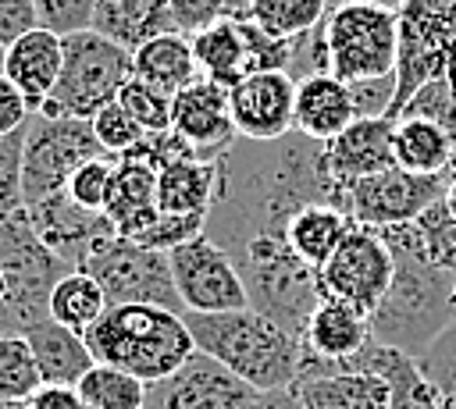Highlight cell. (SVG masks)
I'll return each mask as SVG.
<instances>
[{"label":"cell","instance_id":"1","mask_svg":"<svg viewBox=\"0 0 456 409\" xmlns=\"http://www.w3.org/2000/svg\"><path fill=\"white\" fill-rule=\"evenodd\" d=\"M306 203L349 210V192L324 164V142L289 132L274 142L235 139L217 160L207 238L224 253L249 242H285V224Z\"/></svg>","mask_w":456,"mask_h":409},{"label":"cell","instance_id":"2","mask_svg":"<svg viewBox=\"0 0 456 409\" xmlns=\"http://www.w3.org/2000/svg\"><path fill=\"white\" fill-rule=\"evenodd\" d=\"M378 231L392 249L395 270L385 299L370 313V338L420 359L435 345V338L456 320V302H452L456 274L435 267L424 256L413 221Z\"/></svg>","mask_w":456,"mask_h":409},{"label":"cell","instance_id":"3","mask_svg":"<svg viewBox=\"0 0 456 409\" xmlns=\"http://www.w3.org/2000/svg\"><path fill=\"white\" fill-rule=\"evenodd\" d=\"M196 352L217 359L256 391L292 388L303 370V338L278 327L271 317L249 309L232 313H182Z\"/></svg>","mask_w":456,"mask_h":409},{"label":"cell","instance_id":"4","mask_svg":"<svg viewBox=\"0 0 456 409\" xmlns=\"http://www.w3.org/2000/svg\"><path fill=\"white\" fill-rule=\"evenodd\" d=\"M86 345L96 363L118 366L146 384L171 377L196 352L185 317L146 302L107 306V313L86 331Z\"/></svg>","mask_w":456,"mask_h":409},{"label":"cell","instance_id":"5","mask_svg":"<svg viewBox=\"0 0 456 409\" xmlns=\"http://www.w3.org/2000/svg\"><path fill=\"white\" fill-rule=\"evenodd\" d=\"M324 46V71L346 85L388 78L399 64L395 7L381 0H335L317 25Z\"/></svg>","mask_w":456,"mask_h":409},{"label":"cell","instance_id":"6","mask_svg":"<svg viewBox=\"0 0 456 409\" xmlns=\"http://www.w3.org/2000/svg\"><path fill=\"white\" fill-rule=\"evenodd\" d=\"M61 39H64V68L50 100L36 114L93 121L107 103L118 100V92L132 78V50L118 46L96 28H82Z\"/></svg>","mask_w":456,"mask_h":409},{"label":"cell","instance_id":"7","mask_svg":"<svg viewBox=\"0 0 456 409\" xmlns=\"http://www.w3.org/2000/svg\"><path fill=\"white\" fill-rule=\"evenodd\" d=\"M0 270L11 281V309L0 334H25L32 324L50 317V292L75 267L43 245L28 210L21 206L0 217Z\"/></svg>","mask_w":456,"mask_h":409},{"label":"cell","instance_id":"8","mask_svg":"<svg viewBox=\"0 0 456 409\" xmlns=\"http://www.w3.org/2000/svg\"><path fill=\"white\" fill-rule=\"evenodd\" d=\"M399 64H395V100L392 121L403 103L428 82L442 78L456 60V0H399Z\"/></svg>","mask_w":456,"mask_h":409},{"label":"cell","instance_id":"9","mask_svg":"<svg viewBox=\"0 0 456 409\" xmlns=\"http://www.w3.org/2000/svg\"><path fill=\"white\" fill-rule=\"evenodd\" d=\"M96 156L107 153L93 135V121L32 114L21 146V203L32 206L53 192H64L68 178Z\"/></svg>","mask_w":456,"mask_h":409},{"label":"cell","instance_id":"10","mask_svg":"<svg viewBox=\"0 0 456 409\" xmlns=\"http://www.w3.org/2000/svg\"><path fill=\"white\" fill-rule=\"evenodd\" d=\"M86 274L96 277V285L103 288L110 306L121 302H146V306H164L175 313H185L178 288H175V274H171V260L160 249H146L125 235H107L93 245V253L82 260Z\"/></svg>","mask_w":456,"mask_h":409},{"label":"cell","instance_id":"11","mask_svg":"<svg viewBox=\"0 0 456 409\" xmlns=\"http://www.w3.org/2000/svg\"><path fill=\"white\" fill-rule=\"evenodd\" d=\"M392 270L395 260L381 231L367 224H353L349 235L338 242V249L328 256V263L317 270V288L321 299L349 302L370 317L392 285Z\"/></svg>","mask_w":456,"mask_h":409},{"label":"cell","instance_id":"12","mask_svg":"<svg viewBox=\"0 0 456 409\" xmlns=\"http://www.w3.org/2000/svg\"><path fill=\"white\" fill-rule=\"evenodd\" d=\"M167 260H171L175 288H178V299H182L185 313L249 309V295H246V285H242L235 263L207 235L171 249Z\"/></svg>","mask_w":456,"mask_h":409},{"label":"cell","instance_id":"13","mask_svg":"<svg viewBox=\"0 0 456 409\" xmlns=\"http://www.w3.org/2000/svg\"><path fill=\"white\" fill-rule=\"evenodd\" d=\"M449 174H413L403 167H385L370 178H360L349 188V213L367 228H392L417 221L428 206L445 199Z\"/></svg>","mask_w":456,"mask_h":409},{"label":"cell","instance_id":"14","mask_svg":"<svg viewBox=\"0 0 456 409\" xmlns=\"http://www.w3.org/2000/svg\"><path fill=\"white\" fill-rule=\"evenodd\" d=\"M253 398L256 388L203 352H192L171 377L146 384V409H249Z\"/></svg>","mask_w":456,"mask_h":409},{"label":"cell","instance_id":"15","mask_svg":"<svg viewBox=\"0 0 456 409\" xmlns=\"http://www.w3.org/2000/svg\"><path fill=\"white\" fill-rule=\"evenodd\" d=\"M239 139L274 142L296 132V78L289 71H249L228 89Z\"/></svg>","mask_w":456,"mask_h":409},{"label":"cell","instance_id":"16","mask_svg":"<svg viewBox=\"0 0 456 409\" xmlns=\"http://www.w3.org/2000/svg\"><path fill=\"white\" fill-rule=\"evenodd\" d=\"M171 132L185 139L203 160H221V153L239 139L232 124L228 89L217 82H192L171 96Z\"/></svg>","mask_w":456,"mask_h":409},{"label":"cell","instance_id":"17","mask_svg":"<svg viewBox=\"0 0 456 409\" xmlns=\"http://www.w3.org/2000/svg\"><path fill=\"white\" fill-rule=\"evenodd\" d=\"M25 210H28V221L36 228V235L43 238V245L75 270L82 267V260L93 253V245L100 238L118 235L100 210L78 206L68 192H53V196L25 206Z\"/></svg>","mask_w":456,"mask_h":409},{"label":"cell","instance_id":"18","mask_svg":"<svg viewBox=\"0 0 456 409\" xmlns=\"http://www.w3.org/2000/svg\"><path fill=\"white\" fill-rule=\"evenodd\" d=\"M392 117H356L346 132L324 142V164L331 178L349 192L360 178H370L395 164L392 153Z\"/></svg>","mask_w":456,"mask_h":409},{"label":"cell","instance_id":"19","mask_svg":"<svg viewBox=\"0 0 456 409\" xmlns=\"http://www.w3.org/2000/svg\"><path fill=\"white\" fill-rule=\"evenodd\" d=\"M157 164L142 153L114 156L110 192L103 203V217L110 221V228L125 238H135L157 221Z\"/></svg>","mask_w":456,"mask_h":409},{"label":"cell","instance_id":"20","mask_svg":"<svg viewBox=\"0 0 456 409\" xmlns=\"http://www.w3.org/2000/svg\"><path fill=\"white\" fill-rule=\"evenodd\" d=\"M64 68V39L43 25L4 46V75L21 89L32 114L50 100L57 78Z\"/></svg>","mask_w":456,"mask_h":409},{"label":"cell","instance_id":"21","mask_svg":"<svg viewBox=\"0 0 456 409\" xmlns=\"http://www.w3.org/2000/svg\"><path fill=\"white\" fill-rule=\"evenodd\" d=\"M349 370H370L388 384V409H442L435 384L428 381L417 356H406L399 349H388L381 341H367L353 359L335 363Z\"/></svg>","mask_w":456,"mask_h":409},{"label":"cell","instance_id":"22","mask_svg":"<svg viewBox=\"0 0 456 409\" xmlns=\"http://www.w3.org/2000/svg\"><path fill=\"white\" fill-rule=\"evenodd\" d=\"M353 121H356V103L342 78L328 71L296 78V132L328 142L338 132H346Z\"/></svg>","mask_w":456,"mask_h":409},{"label":"cell","instance_id":"23","mask_svg":"<svg viewBox=\"0 0 456 409\" xmlns=\"http://www.w3.org/2000/svg\"><path fill=\"white\" fill-rule=\"evenodd\" d=\"M367 341H370V317L338 299H321L303 327V349L328 366L353 359Z\"/></svg>","mask_w":456,"mask_h":409},{"label":"cell","instance_id":"24","mask_svg":"<svg viewBox=\"0 0 456 409\" xmlns=\"http://www.w3.org/2000/svg\"><path fill=\"white\" fill-rule=\"evenodd\" d=\"M303 409H388V384L370 370L331 366L292 384Z\"/></svg>","mask_w":456,"mask_h":409},{"label":"cell","instance_id":"25","mask_svg":"<svg viewBox=\"0 0 456 409\" xmlns=\"http://www.w3.org/2000/svg\"><path fill=\"white\" fill-rule=\"evenodd\" d=\"M353 213L335 206V203H306L303 210H296L285 224V245L292 249L296 260H303L306 267L321 270L328 263V256L338 249V242L349 235L353 228Z\"/></svg>","mask_w":456,"mask_h":409},{"label":"cell","instance_id":"26","mask_svg":"<svg viewBox=\"0 0 456 409\" xmlns=\"http://www.w3.org/2000/svg\"><path fill=\"white\" fill-rule=\"evenodd\" d=\"M28 345H32V356H36V366H39V377L43 384H78L86 377V370L96 363L89 345H86V334L78 331H68L64 324L57 320H39L25 331Z\"/></svg>","mask_w":456,"mask_h":409},{"label":"cell","instance_id":"27","mask_svg":"<svg viewBox=\"0 0 456 409\" xmlns=\"http://www.w3.org/2000/svg\"><path fill=\"white\" fill-rule=\"evenodd\" d=\"M93 28L125 50H139L164 32H178L167 0H96Z\"/></svg>","mask_w":456,"mask_h":409},{"label":"cell","instance_id":"28","mask_svg":"<svg viewBox=\"0 0 456 409\" xmlns=\"http://www.w3.org/2000/svg\"><path fill=\"white\" fill-rule=\"evenodd\" d=\"M132 75L167 96H175L185 85L203 78L200 64L192 57V43L182 32H164V36L142 43L139 50H132Z\"/></svg>","mask_w":456,"mask_h":409},{"label":"cell","instance_id":"29","mask_svg":"<svg viewBox=\"0 0 456 409\" xmlns=\"http://www.w3.org/2000/svg\"><path fill=\"white\" fill-rule=\"evenodd\" d=\"M192 43V57L200 64V75L207 82H217L224 89H232L242 75H249L246 68V39L239 28V14L221 18L207 28H200L196 36H189Z\"/></svg>","mask_w":456,"mask_h":409},{"label":"cell","instance_id":"30","mask_svg":"<svg viewBox=\"0 0 456 409\" xmlns=\"http://www.w3.org/2000/svg\"><path fill=\"white\" fill-rule=\"evenodd\" d=\"M392 153L395 167L413 174H449L456 142L445 128L424 121V117H399L392 132Z\"/></svg>","mask_w":456,"mask_h":409},{"label":"cell","instance_id":"31","mask_svg":"<svg viewBox=\"0 0 456 409\" xmlns=\"http://www.w3.org/2000/svg\"><path fill=\"white\" fill-rule=\"evenodd\" d=\"M107 306L110 302H107L103 288L86 270H68L50 292V320H57L78 334H86L107 313Z\"/></svg>","mask_w":456,"mask_h":409},{"label":"cell","instance_id":"32","mask_svg":"<svg viewBox=\"0 0 456 409\" xmlns=\"http://www.w3.org/2000/svg\"><path fill=\"white\" fill-rule=\"evenodd\" d=\"M331 11V0H246L242 14L278 39L314 32Z\"/></svg>","mask_w":456,"mask_h":409},{"label":"cell","instance_id":"33","mask_svg":"<svg viewBox=\"0 0 456 409\" xmlns=\"http://www.w3.org/2000/svg\"><path fill=\"white\" fill-rule=\"evenodd\" d=\"M75 391L82 409H146V381L107 363H93Z\"/></svg>","mask_w":456,"mask_h":409},{"label":"cell","instance_id":"34","mask_svg":"<svg viewBox=\"0 0 456 409\" xmlns=\"http://www.w3.org/2000/svg\"><path fill=\"white\" fill-rule=\"evenodd\" d=\"M43 388L32 345L25 334H0V402H28Z\"/></svg>","mask_w":456,"mask_h":409},{"label":"cell","instance_id":"35","mask_svg":"<svg viewBox=\"0 0 456 409\" xmlns=\"http://www.w3.org/2000/svg\"><path fill=\"white\" fill-rule=\"evenodd\" d=\"M413 231H417V242L424 249V256L456 274V213H449L445 199H438L435 206H428L417 221H413Z\"/></svg>","mask_w":456,"mask_h":409},{"label":"cell","instance_id":"36","mask_svg":"<svg viewBox=\"0 0 456 409\" xmlns=\"http://www.w3.org/2000/svg\"><path fill=\"white\" fill-rule=\"evenodd\" d=\"M118 103L135 117V124L146 132V135H157V132H171V96L146 85L142 78H128L125 89L118 92Z\"/></svg>","mask_w":456,"mask_h":409},{"label":"cell","instance_id":"37","mask_svg":"<svg viewBox=\"0 0 456 409\" xmlns=\"http://www.w3.org/2000/svg\"><path fill=\"white\" fill-rule=\"evenodd\" d=\"M420 366H424L428 381L435 384L442 409H456V320L420 356Z\"/></svg>","mask_w":456,"mask_h":409},{"label":"cell","instance_id":"38","mask_svg":"<svg viewBox=\"0 0 456 409\" xmlns=\"http://www.w3.org/2000/svg\"><path fill=\"white\" fill-rule=\"evenodd\" d=\"M399 117H424V121L445 128V132L452 135V142H456V100H452V89H449L445 75L435 78V82H428V85H420V89L403 103ZM399 117H395V121H399Z\"/></svg>","mask_w":456,"mask_h":409},{"label":"cell","instance_id":"39","mask_svg":"<svg viewBox=\"0 0 456 409\" xmlns=\"http://www.w3.org/2000/svg\"><path fill=\"white\" fill-rule=\"evenodd\" d=\"M93 135H96V142L103 146L107 156H125V153H132V149L146 139V132L135 124V117H132L118 100L107 103V107L93 117Z\"/></svg>","mask_w":456,"mask_h":409},{"label":"cell","instance_id":"40","mask_svg":"<svg viewBox=\"0 0 456 409\" xmlns=\"http://www.w3.org/2000/svg\"><path fill=\"white\" fill-rule=\"evenodd\" d=\"M203 231H207V217L203 213H157V221L150 228H142L132 242H139L146 249L171 253V249L200 238Z\"/></svg>","mask_w":456,"mask_h":409},{"label":"cell","instance_id":"41","mask_svg":"<svg viewBox=\"0 0 456 409\" xmlns=\"http://www.w3.org/2000/svg\"><path fill=\"white\" fill-rule=\"evenodd\" d=\"M110 174H114V156L86 160V164L68 178L64 192H68L78 206L103 213V203H107V192H110Z\"/></svg>","mask_w":456,"mask_h":409},{"label":"cell","instance_id":"42","mask_svg":"<svg viewBox=\"0 0 456 409\" xmlns=\"http://www.w3.org/2000/svg\"><path fill=\"white\" fill-rule=\"evenodd\" d=\"M32 4H36L39 25L57 32V36H71V32L93 28L96 0H32Z\"/></svg>","mask_w":456,"mask_h":409},{"label":"cell","instance_id":"43","mask_svg":"<svg viewBox=\"0 0 456 409\" xmlns=\"http://www.w3.org/2000/svg\"><path fill=\"white\" fill-rule=\"evenodd\" d=\"M21 146H25V128L0 135V217L21 210Z\"/></svg>","mask_w":456,"mask_h":409},{"label":"cell","instance_id":"44","mask_svg":"<svg viewBox=\"0 0 456 409\" xmlns=\"http://www.w3.org/2000/svg\"><path fill=\"white\" fill-rule=\"evenodd\" d=\"M167 7H171V18H175V28L182 36H196L200 28L242 11L235 0H167Z\"/></svg>","mask_w":456,"mask_h":409},{"label":"cell","instance_id":"45","mask_svg":"<svg viewBox=\"0 0 456 409\" xmlns=\"http://www.w3.org/2000/svg\"><path fill=\"white\" fill-rule=\"evenodd\" d=\"M349 92H353V103H356V117H388L392 100H395V75L356 82V85H349Z\"/></svg>","mask_w":456,"mask_h":409},{"label":"cell","instance_id":"46","mask_svg":"<svg viewBox=\"0 0 456 409\" xmlns=\"http://www.w3.org/2000/svg\"><path fill=\"white\" fill-rule=\"evenodd\" d=\"M39 25L32 0H0V46H11Z\"/></svg>","mask_w":456,"mask_h":409},{"label":"cell","instance_id":"47","mask_svg":"<svg viewBox=\"0 0 456 409\" xmlns=\"http://www.w3.org/2000/svg\"><path fill=\"white\" fill-rule=\"evenodd\" d=\"M32 117V107L28 100L21 96V89L0 71V135H11V132H21Z\"/></svg>","mask_w":456,"mask_h":409},{"label":"cell","instance_id":"48","mask_svg":"<svg viewBox=\"0 0 456 409\" xmlns=\"http://www.w3.org/2000/svg\"><path fill=\"white\" fill-rule=\"evenodd\" d=\"M25 409H82V398L71 384H43L25 402Z\"/></svg>","mask_w":456,"mask_h":409},{"label":"cell","instance_id":"49","mask_svg":"<svg viewBox=\"0 0 456 409\" xmlns=\"http://www.w3.org/2000/svg\"><path fill=\"white\" fill-rule=\"evenodd\" d=\"M249 409H303L292 388H274V391H256Z\"/></svg>","mask_w":456,"mask_h":409},{"label":"cell","instance_id":"50","mask_svg":"<svg viewBox=\"0 0 456 409\" xmlns=\"http://www.w3.org/2000/svg\"><path fill=\"white\" fill-rule=\"evenodd\" d=\"M7 309H11V281H7V274L0 270V331H4V320H7Z\"/></svg>","mask_w":456,"mask_h":409},{"label":"cell","instance_id":"51","mask_svg":"<svg viewBox=\"0 0 456 409\" xmlns=\"http://www.w3.org/2000/svg\"><path fill=\"white\" fill-rule=\"evenodd\" d=\"M445 206H449V213H456V178H452L449 188H445Z\"/></svg>","mask_w":456,"mask_h":409},{"label":"cell","instance_id":"52","mask_svg":"<svg viewBox=\"0 0 456 409\" xmlns=\"http://www.w3.org/2000/svg\"><path fill=\"white\" fill-rule=\"evenodd\" d=\"M445 82H449V89H452V100H456V60L449 64V71H445Z\"/></svg>","mask_w":456,"mask_h":409},{"label":"cell","instance_id":"53","mask_svg":"<svg viewBox=\"0 0 456 409\" xmlns=\"http://www.w3.org/2000/svg\"><path fill=\"white\" fill-rule=\"evenodd\" d=\"M0 409H25V402H0Z\"/></svg>","mask_w":456,"mask_h":409},{"label":"cell","instance_id":"54","mask_svg":"<svg viewBox=\"0 0 456 409\" xmlns=\"http://www.w3.org/2000/svg\"><path fill=\"white\" fill-rule=\"evenodd\" d=\"M449 178H456V156H452V167H449Z\"/></svg>","mask_w":456,"mask_h":409},{"label":"cell","instance_id":"55","mask_svg":"<svg viewBox=\"0 0 456 409\" xmlns=\"http://www.w3.org/2000/svg\"><path fill=\"white\" fill-rule=\"evenodd\" d=\"M0 71H4V46H0Z\"/></svg>","mask_w":456,"mask_h":409},{"label":"cell","instance_id":"56","mask_svg":"<svg viewBox=\"0 0 456 409\" xmlns=\"http://www.w3.org/2000/svg\"><path fill=\"white\" fill-rule=\"evenodd\" d=\"M452 302H456V281H452Z\"/></svg>","mask_w":456,"mask_h":409},{"label":"cell","instance_id":"57","mask_svg":"<svg viewBox=\"0 0 456 409\" xmlns=\"http://www.w3.org/2000/svg\"><path fill=\"white\" fill-rule=\"evenodd\" d=\"M381 4H392V7H395V4H399V0H381Z\"/></svg>","mask_w":456,"mask_h":409}]
</instances>
